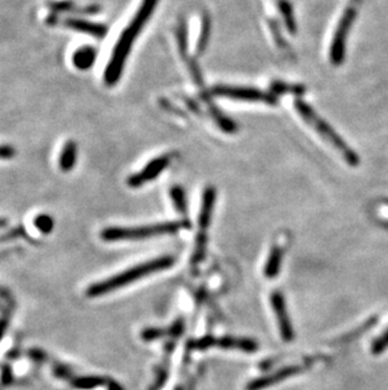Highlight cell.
<instances>
[{"label": "cell", "instance_id": "1", "mask_svg": "<svg viewBox=\"0 0 388 390\" xmlns=\"http://www.w3.org/2000/svg\"><path fill=\"white\" fill-rule=\"evenodd\" d=\"M157 3H158V0H143L141 6L139 8L138 13L132 18L130 24L120 35L114 52L111 55L110 62L105 70V84L109 85V86L118 84L123 70H124L126 58L132 51V43L138 37L139 33L141 32L143 27L146 26V22L149 21L150 15H152L154 9L157 7Z\"/></svg>", "mask_w": 388, "mask_h": 390}, {"label": "cell", "instance_id": "2", "mask_svg": "<svg viewBox=\"0 0 388 390\" xmlns=\"http://www.w3.org/2000/svg\"><path fill=\"white\" fill-rule=\"evenodd\" d=\"M174 264L173 257H161V258L154 259L144 264L136 265L134 268H130L125 272L120 273L118 275H114L111 278L106 279L104 282L96 283L94 286H91L87 291V296L90 297H98V296H104L107 293L112 292L118 288L127 286L132 282L138 280V279L150 275L152 273L159 272L163 269H166L169 266Z\"/></svg>", "mask_w": 388, "mask_h": 390}, {"label": "cell", "instance_id": "3", "mask_svg": "<svg viewBox=\"0 0 388 390\" xmlns=\"http://www.w3.org/2000/svg\"><path fill=\"white\" fill-rule=\"evenodd\" d=\"M295 108L298 110L299 115L304 119L305 123H308L323 139L328 142L343 157V160H346L349 166L355 167L360 164L358 154L354 153L352 148L348 146L346 142L334 132L332 126L320 118L309 105L305 104L304 101H301V100H297Z\"/></svg>", "mask_w": 388, "mask_h": 390}, {"label": "cell", "instance_id": "4", "mask_svg": "<svg viewBox=\"0 0 388 390\" xmlns=\"http://www.w3.org/2000/svg\"><path fill=\"white\" fill-rule=\"evenodd\" d=\"M183 223H163L136 228H109L101 232V237L106 241H120V240H138L146 237H159L166 234H175L179 230Z\"/></svg>", "mask_w": 388, "mask_h": 390}, {"label": "cell", "instance_id": "5", "mask_svg": "<svg viewBox=\"0 0 388 390\" xmlns=\"http://www.w3.org/2000/svg\"><path fill=\"white\" fill-rule=\"evenodd\" d=\"M213 94L224 98L236 99L242 101H254V103H265V104H276V96L274 94L263 92L257 89L249 87H238V86H226L220 85L213 89Z\"/></svg>", "mask_w": 388, "mask_h": 390}, {"label": "cell", "instance_id": "6", "mask_svg": "<svg viewBox=\"0 0 388 390\" xmlns=\"http://www.w3.org/2000/svg\"><path fill=\"white\" fill-rule=\"evenodd\" d=\"M355 15H357V8L355 6H352L346 9V13L340 19L334 40H333L332 47H330V60H332L333 65H340L344 60L346 35L349 33V29L353 24Z\"/></svg>", "mask_w": 388, "mask_h": 390}, {"label": "cell", "instance_id": "7", "mask_svg": "<svg viewBox=\"0 0 388 390\" xmlns=\"http://www.w3.org/2000/svg\"><path fill=\"white\" fill-rule=\"evenodd\" d=\"M170 158L168 155H163L157 160H152L146 168H143L139 173L134 174L129 180L127 183L130 187H140L146 182L152 181V178L158 177L160 172L169 164Z\"/></svg>", "mask_w": 388, "mask_h": 390}, {"label": "cell", "instance_id": "8", "mask_svg": "<svg viewBox=\"0 0 388 390\" xmlns=\"http://www.w3.org/2000/svg\"><path fill=\"white\" fill-rule=\"evenodd\" d=\"M271 305L274 307V311L279 321L280 332L285 341H291L294 339V331L291 328L290 320L288 316L286 306H285L284 297L279 292H275L271 296Z\"/></svg>", "mask_w": 388, "mask_h": 390}, {"label": "cell", "instance_id": "9", "mask_svg": "<svg viewBox=\"0 0 388 390\" xmlns=\"http://www.w3.org/2000/svg\"><path fill=\"white\" fill-rule=\"evenodd\" d=\"M301 368L300 366H288L284 369L279 370L275 374L272 375L263 376L256 380H252L251 383L247 385V390H261L265 388H269L271 385L283 382L285 379L290 378V376L297 375L301 373Z\"/></svg>", "mask_w": 388, "mask_h": 390}, {"label": "cell", "instance_id": "10", "mask_svg": "<svg viewBox=\"0 0 388 390\" xmlns=\"http://www.w3.org/2000/svg\"><path fill=\"white\" fill-rule=\"evenodd\" d=\"M63 24L69 29H73L81 33H87V35H94L98 40L104 38L107 35V27L100 23H94V22L85 21V19H78V18H67L63 21Z\"/></svg>", "mask_w": 388, "mask_h": 390}, {"label": "cell", "instance_id": "11", "mask_svg": "<svg viewBox=\"0 0 388 390\" xmlns=\"http://www.w3.org/2000/svg\"><path fill=\"white\" fill-rule=\"evenodd\" d=\"M213 346L223 348H237L246 353H254L258 348V345L254 340L249 339H236V337H222L215 339Z\"/></svg>", "mask_w": 388, "mask_h": 390}, {"label": "cell", "instance_id": "12", "mask_svg": "<svg viewBox=\"0 0 388 390\" xmlns=\"http://www.w3.org/2000/svg\"><path fill=\"white\" fill-rule=\"evenodd\" d=\"M215 188L208 187L203 194V203H202L201 214H200V226L202 230L207 229L212 217V210L215 206Z\"/></svg>", "mask_w": 388, "mask_h": 390}, {"label": "cell", "instance_id": "13", "mask_svg": "<svg viewBox=\"0 0 388 390\" xmlns=\"http://www.w3.org/2000/svg\"><path fill=\"white\" fill-rule=\"evenodd\" d=\"M96 49L92 47H81L72 56V62L78 70H89L96 61Z\"/></svg>", "mask_w": 388, "mask_h": 390}, {"label": "cell", "instance_id": "14", "mask_svg": "<svg viewBox=\"0 0 388 390\" xmlns=\"http://www.w3.org/2000/svg\"><path fill=\"white\" fill-rule=\"evenodd\" d=\"M77 160V144L73 140H69L63 146L62 153L60 155V167L63 172H69L75 167Z\"/></svg>", "mask_w": 388, "mask_h": 390}, {"label": "cell", "instance_id": "15", "mask_svg": "<svg viewBox=\"0 0 388 390\" xmlns=\"http://www.w3.org/2000/svg\"><path fill=\"white\" fill-rule=\"evenodd\" d=\"M281 259H283V251H281L280 248L275 246L271 251L270 257H269L267 264H266V268H265V275L267 278H274V277H276L277 274H279L280 265H281Z\"/></svg>", "mask_w": 388, "mask_h": 390}, {"label": "cell", "instance_id": "16", "mask_svg": "<svg viewBox=\"0 0 388 390\" xmlns=\"http://www.w3.org/2000/svg\"><path fill=\"white\" fill-rule=\"evenodd\" d=\"M277 6L281 12V15L284 17L285 23L288 26V28L290 31L291 33H295L297 29V24H295V19H294V15H292V9L289 4L288 0H277Z\"/></svg>", "mask_w": 388, "mask_h": 390}, {"label": "cell", "instance_id": "17", "mask_svg": "<svg viewBox=\"0 0 388 390\" xmlns=\"http://www.w3.org/2000/svg\"><path fill=\"white\" fill-rule=\"evenodd\" d=\"M170 196L173 200L175 209L179 211L180 214H184L187 211V203H186V195L182 187H173L170 191Z\"/></svg>", "mask_w": 388, "mask_h": 390}, {"label": "cell", "instance_id": "18", "mask_svg": "<svg viewBox=\"0 0 388 390\" xmlns=\"http://www.w3.org/2000/svg\"><path fill=\"white\" fill-rule=\"evenodd\" d=\"M106 380L103 378H82V379H77L75 382V387L81 388V389H91V388H96L100 385H105Z\"/></svg>", "mask_w": 388, "mask_h": 390}, {"label": "cell", "instance_id": "19", "mask_svg": "<svg viewBox=\"0 0 388 390\" xmlns=\"http://www.w3.org/2000/svg\"><path fill=\"white\" fill-rule=\"evenodd\" d=\"M35 223L42 232H49L53 229V220L47 215H41V217H37Z\"/></svg>", "mask_w": 388, "mask_h": 390}, {"label": "cell", "instance_id": "20", "mask_svg": "<svg viewBox=\"0 0 388 390\" xmlns=\"http://www.w3.org/2000/svg\"><path fill=\"white\" fill-rule=\"evenodd\" d=\"M272 90L276 91L277 94L285 92V91L294 92V94H303L304 92V89L301 86H289V85L280 84V83L272 85Z\"/></svg>", "mask_w": 388, "mask_h": 390}, {"label": "cell", "instance_id": "21", "mask_svg": "<svg viewBox=\"0 0 388 390\" xmlns=\"http://www.w3.org/2000/svg\"><path fill=\"white\" fill-rule=\"evenodd\" d=\"M168 334L164 330H159V328H149V330H146L143 334H141V337L143 340L146 341H152V340H155V339H159L161 336Z\"/></svg>", "mask_w": 388, "mask_h": 390}, {"label": "cell", "instance_id": "22", "mask_svg": "<svg viewBox=\"0 0 388 390\" xmlns=\"http://www.w3.org/2000/svg\"><path fill=\"white\" fill-rule=\"evenodd\" d=\"M388 348V331L386 334L381 336L378 340H376L372 346L373 354H381L385 348Z\"/></svg>", "mask_w": 388, "mask_h": 390}, {"label": "cell", "instance_id": "23", "mask_svg": "<svg viewBox=\"0 0 388 390\" xmlns=\"http://www.w3.org/2000/svg\"><path fill=\"white\" fill-rule=\"evenodd\" d=\"M26 237V230L23 228H17L14 230L9 231L6 235L0 237V243L4 240H9V239H15V237Z\"/></svg>", "mask_w": 388, "mask_h": 390}, {"label": "cell", "instance_id": "24", "mask_svg": "<svg viewBox=\"0 0 388 390\" xmlns=\"http://www.w3.org/2000/svg\"><path fill=\"white\" fill-rule=\"evenodd\" d=\"M13 155H15V151L10 146H0V158H4V160H8V158H12Z\"/></svg>", "mask_w": 388, "mask_h": 390}, {"label": "cell", "instance_id": "25", "mask_svg": "<svg viewBox=\"0 0 388 390\" xmlns=\"http://www.w3.org/2000/svg\"><path fill=\"white\" fill-rule=\"evenodd\" d=\"M8 328V321L6 319H1L0 320V340H1V337L4 336L6 334V331H7Z\"/></svg>", "mask_w": 388, "mask_h": 390}, {"label": "cell", "instance_id": "26", "mask_svg": "<svg viewBox=\"0 0 388 390\" xmlns=\"http://www.w3.org/2000/svg\"><path fill=\"white\" fill-rule=\"evenodd\" d=\"M9 253H10V251H1V253H0V259L8 257V255H9Z\"/></svg>", "mask_w": 388, "mask_h": 390}, {"label": "cell", "instance_id": "27", "mask_svg": "<svg viewBox=\"0 0 388 390\" xmlns=\"http://www.w3.org/2000/svg\"><path fill=\"white\" fill-rule=\"evenodd\" d=\"M6 223H7V220H0V228H1V226H4Z\"/></svg>", "mask_w": 388, "mask_h": 390}]
</instances>
